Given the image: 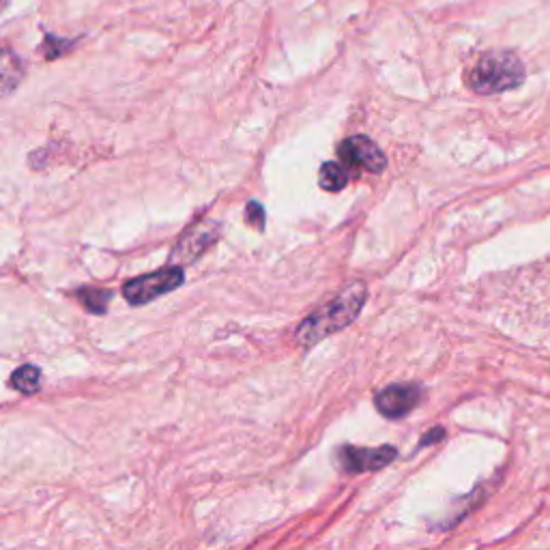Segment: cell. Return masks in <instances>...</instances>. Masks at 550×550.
Listing matches in <instances>:
<instances>
[{
  "instance_id": "obj_1",
  "label": "cell",
  "mask_w": 550,
  "mask_h": 550,
  "mask_svg": "<svg viewBox=\"0 0 550 550\" xmlns=\"http://www.w3.org/2000/svg\"><path fill=\"white\" fill-rule=\"evenodd\" d=\"M368 286L366 282H351L340 291V295L329 301L327 306L318 308L308 318H303L299 329L295 331V342L303 349L318 344L327 336H334L338 331L349 327L366 306Z\"/></svg>"
},
{
  "instance_id": "obj_2",
  "label": "cell",
  "mask_w": 550,
  "mask_h": 550,
  "mask_svg": "<svg viewBox=\"0 0 550 550\" xmlns=\"http://www.w3.org/2000/svg\"><path fill=\"white\" fill-rule=\"evenodd\" d=\"M525 82V65L514 52L495 50L482 54L467 76L469 89L477 95H497L518 89Z\"/></svg>"
},
{
  "instance_id": "obj_3",
  "label": "cell",
  "mask_w": 550,
  "mask_h": 550,
  "mask_svg": "<svg viewBox=\"0 0 550 550\" xmlns=\"http://www.w3.org/2000/svg\"><path fill=\"white\" fill-rule=\"evenodd\" d=\"M183 282H185L183 267L168 265V267H162L153 273L140 275V278L125 282L123 297L129 306H147V303L155 301L157 297L177 291Z\"/></svg>"
},
{
  "instance_id": "obj_4",
  "label": "cell",
  "mask_w": 550,
  "mask_h": 550,
  "mask_svg": "<svg viewBox=\"0 0 550 550\" xmlns=\"http://www.w3.org/2000/svg\"><path fill=\"white\" fill-rule=\"evenodd\" d=\"M338 155L344 162V166L366 170V172H372V175H381V172L387 168V157L383 149L366 136L346 138L338 147Z\"/></svg>"
},
{
  "instance_id": "obj_5",
  "label": "cell",
  "mask_w": 550,
  "mask_h": 550,
  "mask_svg": "<svg viewBox=\"0 0 550 550\" xmlns=\"http://www.w3.org/2000/svg\"><path fill=\"white\" fill-rule=\"evenodd\" d=\"M222 235V226L220 222L215 220H205L196 226H192L187 233L179 239V243L175 245V250H172L170 258L177 263H194L202 254H205L207 248L220 239Z\"/></svg>"
},
{
  "instance_id": "obj_6",
  "label": "cell",
  "mask_w": 550,
  "mask_h": 550,
  "mask_svg": "<svg viewBox=\"0 0 550 550\" xmlns=\"http://www.w3.org/2000/svg\"><path fill=\"white\" fill-rule=\"evenodd\" d=\"M398 456L394 445H383L370 450V447H353L342 445L338 450V465L346 473H364L387 467L389 462Z\"/></svg>"
},
{
  "instance_id": "obj_7",
  "label": "cell",
  "mask_w": 550,
  "mask_h": 550,
  "mask_svg": "<svg viewBox=\"0 0 550 550\" xmlns=\"http://www.w3.org/2000/svg\"><path fill=\"white\" fill-rule=\"evenodd\" d=\"M422 387L415 383H402V385H389L383 392L376 394V409L381 411L387 419H400L409 415L419 402H422Z\"/></svg>"
},
{
  "instance_id": "obj_8",
  "label": "cell",
  "mask_w": 550,
  "mask_h": 550,
  "mask_svg": "<svg viewBox=\"0 0 550 550\" xmlns=\"http://www.w3.org/2000/svg\"><path fill=\"white\" fill-rule=\"evenodd\" d=\"M318 183L327 192H340L349 183V175H346V170L340 164L327 162L321 166V172H318Z\"/></svg>"
},
{
  "instance_id": "obj_9",
  "label": "cell",
  "mask_w": 550,
  "mask_h": 550,
  "mask_svg": "<svg viewBox=\"0 0 550 550\" xmlns=\"http://www.w3.org/2000/svg\"><path fill=\"white\" fill-rule=\"evenodd\" d=\"M11 385L16 387L20 394H35L41 387V370L35 366H22L11 374Z\"/></svg>"
},
{
  "instance_id": "obj_10",
  "label": "cell",
  "mask_w": 550,
  "mask_h": 550,
  "mask_svg": "<svg viewBox=\"0 0 550 550\" xmlns=\"http://www.w3.org/2000/svg\"><path fill=\"white\" fill-rule=\"evenodd\" d=\"M76 297L82 301V306L93 314H104L112 299L110 291H99V288H80Z\"/></svg>"
},
{
  "instance_id": "obj_11",
  "label": "cell",
  "mask_w": 550,
  "mask_h": 550,
  "mask_svg": "<svg viewBox=\"0 0 550 550\" xmlns=\"http://www.w3.org/2000/svg\"><path fill=\"white\" fill-rule=\"evenodd\" d=\"M245 220H248L254 228L263 230L265 228V209H263V205H260V202H256V200H250L248 209H245Z\"/></svg>"
},
{
  "instance_id": "obj_12",
  "label": "cell",
  "mask_w": 550,
  "mask_h": 550,
  "mask_svg": "<svg viewBox=\"0 0 550 550\" xmlns=\"http://www.w3.org/2000/svg\"><path fill=\"white\" fill-rule=\"evenodd\" d=\"M443 439H445V430H443V428H432L430 432H426V434H424L422 441H419V447H426L428 443L432 445V443L443 441Z\"/></svg>"
}]
</instances>
